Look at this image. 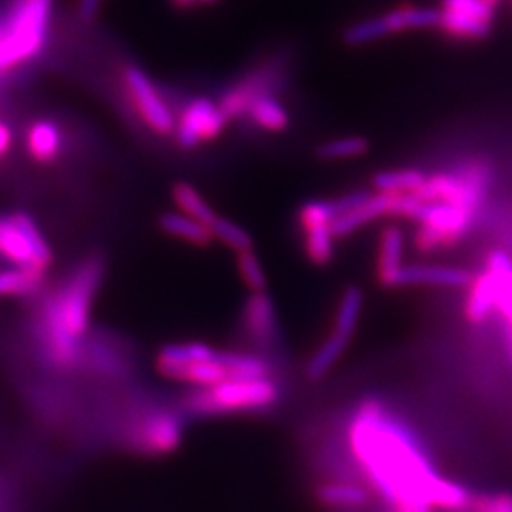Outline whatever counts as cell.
<instances>
[{
	"label": "cell",
	"mask_w": 512,
	"mask_h": 512,
	"mask_svg": "<svg viewBox=\"0 0 512 512\" xmlns=\"http://www.w3.org/2000/svg\"><path fill=\"white\" fill-rule=\"evenodd\" d=\"M228 124V116L220 105L207 97H198L188 103L181 112L175 128V139L179 147L194 148L207 141L217 139Z\"/></svg>",
	"instance_id": "cell-13"
},
{
	"label": "cell",
	"mask_w": 512,
	"mask_h": 512,
	"mask_svg": "<svg viewBox=\"0 0 512 512\" xmlns=\"http://www.w3.org/2000/svg\"><path fill=\"white\" fill-rule=\"evenodd\" d=\"M245 116H249L258 128L272 131V133L285 131L291 124L289 112L275 99L272 93H264V95L256 97L255 101L249 105Z\"/></svg>",
	"instance_id": "cell-25"
},
{
	"label": "cell",
	"mask_w": 512,
	"mask_h": 512,
	"mask_svg": "<svg viewBox=\"0 0 512 512\" xmlns=\"http://www.w3.org/2000/svg\"><path fill=\"white\" fill-rule=\"evenodd\" d=\"M122 82L131 99V105L143 120V124H147V128L158 135H173L177 128L175 116L167 107L164 97L158 93L154 82L148 78V74L135 65H128L122 73Z\"/></svg>",
	"instance_id": "cell-12"
},
{
	"label": "cell",
	"mask_w": 512,
	"mask_h": 512,
	"mask_svg": "<svg viewBox=\"0 0 512 512\" xmlns=\"http://www.w3.org/2000/svg\"><path fill=\"white\" fill-rule=\"evenodd\" d=\"M236 268H238L239 279L245 285L249 293H266L268 289V277L264 272V266L260 258L253 251H243L236 255Z\"/></svg>",
	"instance_id": "cell-32"
},
{
	"label": "cell",
	"mask_w": 512,
	"mask_h": 512,
	"mask_svg": "<svg viewBox=\"0 0 512 512\" xmlns=\"http://www.w3.org/2000/svg\"><path fill=\"white\" fill-rule=\"evenodd\" d=\"M103 275V258H86L55 291L42 311L40 342L46 359L57 368H73L82 359V340L90 329L93 302Z\"/></svg>",
	"instance_id": "cell-2"
},
{
	"label": "cell",
	"mask_w": 512,
	"mask_h": 512,
	"mask_svg": "<svg viewBox=\"0 0 512 512\" xmlns=\"http://www.w3.org/2000/svg\"><path fill=\"white\" fill-rule=\"evenodd\" d=\"M512 274V262L505 251L494 249L484 258V266L467 287L463 315L471 325H482L497 310V300Z\"/></svg>",
	"instance_id": "cell-9"
},
{
	"label": "cell",
	"mask_w": 512,
	"mask_h": 512,
	"mask_svg": "<svg viewBox=\"0 0 512 512\" xmlns=\"http://www.w3.org/2000/svg\"><path fill=\"white\" fill-rule=\"evenodd\" d=\"M425 175L418 169H395L382 171L372 177V184L378 192H393V194H412L425 183Z\"/></svg>",
	"instance_id": "cell-29"
},
{
	"label": "cell",
	"mask_w": 512,
	"mask_h": 512,
	"mask_svg": "<svg viewBox=\"0 0 512 512\" xmlns=\"http://www.w3.org/2000/svg\"><path fill=\"white\" fill-rule=\"evenodd\" d=\"M442 8L494 23L495 8L484 0H442Z\"/></svg>",
	"instance_id": "cell-33"
},
{
	"label": "cell",
	"mask_w": 512,
	"mask_h": 512,
	"mask_svg": "<svg viewBox=\"0 0 512 512\" xmlns=\"http://www.w3.org/2000/svg\"><path fill=\"white\" fill-rule=\"evenodd\" d=\"M105 0H78V18L84 23H93Z\"/></svg>",
	"instance_id": "cell-36"
},
{
	"label": "cell",
	"mask_w": 512,
	"mask_h": 512,
	"mask_svg": "<svg viewBox=\"0 0 512 512\" xmlns=\"http://www.w3.org/2000/svg\"><path fill=\"white\" fill-rule=\"evenodd\" d=\"M164 378L171 382L192 385V387H211V385L222 384V382L230 380L226 368L220 365L217 357L213 361H200V363L179 366V368L167 372Z\"/></svg>",
	"instance_id": "cell-23"
},
{
	"label": "cell",
	"mask_w": 512,
	"mask_h": 512,
	"mask_svg": "<svg viewBox=\"0 0 512 512\" xmlns=\"http://www.w3.org/2000/svg\"><path fill=\"white\" fill-rule=\"evenodd\" d=\"M14 143V133L8 124L0 122V158H4Z\"/></svg>",
	"instance_id": "cell-37"
},
{
	"label": "cell",
	"mask_w": 512,
	"mask_h": 512,
	"mask_svg": "<svg viewBox=\"0 0 512 512\" xmlns=\"http://www.w3.org/2000/svg\"><path fill=\"white\" fill-rule=\"evenodd\" d=\"M471 512H512V495L501 492L473 497Z\"/></svg>",
	"instance_id": "cell-34"
},
{
	"label": "cell",
	"mask_w": 512,
	"mask_h": 512,
	"mask_svg": "<svg viewBox=\"0 0 512 512\" xmlns=\"http://www.w3.org/2000/svg\"><path fill=\"white\" fill-rule=\"evenodd\" d=\"M404 238L403 228L399 226H385L378 236L376 247V262H374V275L382 289H395L397 275L404 266Z\"/></svg>",
	"instance_id": "cell-16"
},
{
	"label": "cell",
	"mask_w": 512,
	"mask_h": 512,
	"mask_svg": "<svg viewBox=\"0 0 512 512\" xmlns=\"http://www.w3.org/2000/svg\"><path fill=\"white\" fill-rule=\"evenodd\" d=\"M497 313L511 325L512 323V274L509 275V279L505 281L501 294H499V300H497Z\"/></svg>",
	"instance_id": "cell-35"
},
{
	"label": "cell",
	"mask_w": 512,
	"mask_h": 512,
	"mask_svg": "<svg viewBox=\"0 0 512 512\" xmlns=\"http://www.w3.org/2000/svg\"><path fill=\"white\" fill-rule=\"evenodd\" d=\"M205 2H215V0H196V4H205Z\"/></svg>",
	"instance_id": "cell-41"
},
{
	"label": "cell",
	"mask_w": 512,
	"mask_h": 512,
	"mask_svg": "<svg viewBox=\"0 0 512 512\" xmlns=\"http://www.w3.org/2000/svg\"><path fill=\"white\" fill-rule=\"evenodd\" d=\"M63 147V135L52 120H37L27 128L25 148L37 164H52Z\"/></svg>",
	"instance_id": "cell-20"
},
{
	"label": "cell",
	"mask_w": 512,
	"mask_h": 512,
	"mask_svg": "<svg viewBox=\"0 0 512 512\" xmlns=\"http://www.w3.org/2000/svg\"><path fill=\"white\" fill-rule=\"evenodd\" d=\"M509 330H511V340H512V323L509 325Z\"/></svg>",
	"instance_id": "cell-42"
},
{
	"label": "cell",
	"mask_w": 512,
	"mask_h": 512,
	"mask_svg": "<svg viewBox=\"0 0 512 512\" xmlns=\"http://www.w3.org/2000/svg\"><path fill=\"white\" fill-rule=\"evenodd\" d=\"M440 10L418 8V6H397L382 14L380 18L365 19L344 31V42L348 46H363L391 35H399L414 29H429L439 25Z\"/></svg>",
	"instance_id": "cell-10"
},
{
	"label": "cell",
	"mask_w": 512,
	"mask_h": 512,
	"mask_svg": "<svg viewBox=\"0 0 512 512\" xmlns=\"http://www.w3.org/2000/svg\"><path fill=\"white\" fill-rule=\"evenodd\" d=\"M476 215L478 211L461 205L425 203L418 219V230L412 238L414 249L423 255H431L458 245L473 230Z\"/></svg>",
	"instance_id": "cell-6"
},
{
	"label": "cell",
	"mask_w": 512,
	"mask_h": 512,
	"mask_svg": "<svg viewBox=\"0 0 512 512\" xmlns=\"http://www.w3.org/2000/svg\"><path fill=\"white\" fill-rule=\"evenodd\" d=\"M219 349L205 344V342H173L158 349L154 365L160 376L167 372L188 365V363H200V361H213L217 357Z\"/></svg>",
	"instance_id": "cell-19"
},
{
	"label": "cell",
	"mask_w": 512,
	"mask_h": 512,
	"mask_svg": "<svg viewBox=\"0 0 512 512\" xmlns=\"http://www.w3.org/2000/svg\"><path fill=\"white\" fill-rule=\"evenodd\" d=\"M372 490L355 482L332 480L315 488V499L330 511H357L370 503Z\"/></svg>",
	"instance_id": "cell-17"
},
{
	"label": "cell",
	"mask_w": 512,
	"mask_h": 512,
	"mask_svg": "<svg viewBox=\"0 0 512 512\" xmlns=\"http://www.w3.org/2000/svg\"><path fill=\"white\" fill-rule=\"evenodd\" d=\"M245 334L262 348L279 342V319L274 298L268 293H251L243 306Z\"/></svg>",
	"instance_id": "cell-15"
},
{
	"label": "cell",
	"mask_w": 512,
	"mask_h": 512,
	"mask_svg": "<svg viewBox=\"0 0 512 512\" xmlns=\"http://www.w3.org/2000/svg\"><path fill=\"white\" fill-rule=\"evenodd\" d=\"M54 0H14L0 27V74L33 61L44 48Z\"/></svg>",
	"instance_id": "cell-4"
},
{
	"label": "cell",
	"mask_w": 512,
	"mask_h": 512,
	"mask_svg": "<svg viewBox=\"0 0 512 512\" xmlns=\"http://www.w3.org/2000/svg\"><path fill=\"white\" fill-rule=\"evenodd\" d=\"M0 258L18 268L48 272L54 253L35 219L23 211L0 215Z\"/></svg>",
	"instance_id": "cell-8"
},
{
	"label": "cell",
	"mask_w": 512,
	"mask_h": 512,
	"mask_svg": "<svg viewBox=\"0 0 512 512\" xmlns=\"http://www.w3.org/2000/svg\"><path fill=\"white\" fill-rule=\"evenodd\" d=\"M217 361L226 368L230 380H264L272 378V365L256 353L219 351Z\"/></svg>",
	"instance_id": "cell-22"
},
{
	"label": "cell",
	"mask_w": 512,
	"mask_h": 512,
	"mask_svg": "<svg viewBox=\"0 0 512 512\" xmlns=\"http://www.w3.org/2000/svg\"><path fill=\"white\" fill-rule=\"evenodd\" d=\"M348 446L368 488L389 505L418 503L444 512L469 511V490L437 473L416 431L384 401L359 403L349 420Z\"/></svg>",
	"instance_id": "cell-1"
},
{
	"label": "cell",
	"mask_w": 512,
	"mask_h": 512,
	"mask_svg": "<svg viewBox=\"0 0 512 512\" xmlns=\"http://www.w3.org/2000/svg\"><path fill=\"white\" fill-rule=\"evenodd\" d=\"M46 272L33 268H10L0 272V298L4 296H31L37 293Z\"/></svg>",
	"instance_id": "cell-28"
},
{
	"label": "cell",
	"mask_w": 512,
	"mask_h": 512,
	"mask_svg": "<svg viewBox=\"0 0 512 512\" xmlns=\"http://www.w3.org/2000/svg\"><path fill=\"white\" fill-rule=\"evenodd\" d=\"M492 184L490 167L469 164L454 173H435L425 179L416 192V198L425 203H450L478 211L486 200Z\"/></svg>",
	"instance_id": "cell-7"
},
{
	"label": "cell",
	"mask_w": 512,
	"mask_h": 512,
	"mask_svg": "<svg viewBox=\"0 0 512 512\" xmlns=\"http://www.w3.org/2000/svg\"><path fill=\"white\" fill-rule=\"evenodd\" d=\"M171 198H173L175 207L179 209V213H183L190 219L198 220L209 228L215 224V220L219 219L217 211L207 203L202 194L190 183L179 181V183L173 184Z\"/></svg>",
	"instance_id": "cell-24"
},
{
	"label": "cell",
	"mask_w": 512,
	"mask_h": 512,
	"mask_svg": "<svg viewBox=\"0 0 512 512\" xmlns=\"http://www.w3.org/2000/svg\"><path fill=\"white\" fill-rule=\"evenodd\" d=\"M304 234V255L313 266L325 268L336 256V238L332 226H319L302 232Z\"/></svg>",
	"instance_id": "cell-27"
},
{
	"label": "cell",
	"mask_w": 512,
	"mask_h": 512,
	"mask_svg": "<svg viewBox=\"0 0 512 512\" xmlns=\"http://www.w3.org/2000/svg\"><path fill=\"white\" fill-rule=\"evenodd\" d=\"M391 512H433L435 509L418 503H401V505H389Z\"/></svg>",
	"instance_id": "cell-38"
},
{
	"label": "cell",
	"mask_w": 512,
	"mask_h": 512,
	"mask_svg": "<svg viewBox=\"0 0 512 512\" xmlns=\"http://www.w3.org/2000/svg\"><path fill=\"white\" fill-rule=\"evenodd\" d=\"M171 2H173V6L179 8V10H186V8L196 6V0H171Z\"/></svg>",
	"instance_id": "cell-39"
},
{
	"label": "cell",
	"mask_w": 512,
	"mask_h": 512,
	"mask_svg": "<svg viewBox=\"0 0 512 512\" xmlns=\"http://www.w3.org/2000/svg\"><path fill=\"white\" fill-rule=\"evenodd\" d=\"M184 440V421L175 410H152L135 421L129 444L137 454L164 458L175 454Z\"/></svg>",
	"instance_id": "cell-11"
},
{
	"label": "cell",
	"mask_w": 512,
	"mask_h": 512,
	"mask_svg": "<svg viewBox=\"0 0 512 512\" xmlns=\"http://www.w3.org/2000/svg\"><path fill=\"white\" fill-rule=\"evenodd\" d=\"M437 27L444 35L459 38V40H482V38L490 37V33H492V23L459 14L454 10H444V8H440Z\"/></svg>",
	"instance_id": "cell-26"
},
{
	"label": "cell",
	"mask_w": 512,
	"mask_h": 512,
	"mask_svg": "<svg viewBox=\"0 0 512 512\" xmlns=\"http://www.w3.org/2000/svg\"><path fill=\"white\" fill-rule=\"evenodd\" d=\"M363 308H365V294L361 291V287L349 285L338 300L329 336L319 344V348L315 349L310 361L306 363L304 372L310 382L323 380L330 370L338 365V361L348 351L349 344L355 338Z\"/></svg>",
	"instance_id": "cell-5"
},
{
	"label": "cell",
	"mask_w": 512,
	"mask_h": 512,
	"mask_svg": "<svg viewBox=\"0 0 512 512\" xmlns=\"http://www.w3.org/2000/svg\"><path fill=\"white\" fill-rule=\"evenodd\" d=\"M274 78L272 71H260V73L253 74L251 78H245L234 90L226 93L220 99L219 105L220 109L224 110V114L228 116V120L245 116L249 105L255 101L256 97L270 93Z\"/></svg>",
	"instance_id": "cell-18"
},
{
	"label": "cell",
	"mask_w": 512,
	"mask_h": 512,
	"mask_svg": "<svg viewBox=\"0 0 512 512\" xmlns=\"http://www.w3.org/2000/svg\"><path fill=\"white\" fill-rule=\"evenodd\" d=\"M211 232L215 236V241H220L234 255L255 249V239H253V236L243 226H239L238 222H234V220L219 217V219L215 220V224L211 226Z\"/></svg>",
	"instance_id": "cell-30"
},
{
	"label": "cell",
	"mask_w": 512,
	"mask_h": 512,
	"mask_svg": "<svg viewBox=\"0 0 512 512\" xmlns=\"http://www.w3.org/2000/svg\"><path fill=\"white\" fill-rule=\"evenodd\" d=\"M484 2H486V4H490V6H497V4H499V2H501V0H484Z\"/></svg>",
	"instance_id": "cell-40"
},
{
	"label": "cell",
	"mask_w": 512,
	"mask_h": 512,
	"mask_svg": "<svg viewBox=\"0 0 512 512\" xmlns=\"http://www.w3.org/2000/svg\"><path fill=\"white\" fill-rule=\"evenodd\" d=\"M281 399V387L274 378L264 380H226L211 387H194L183 399L181 408L190 416H226L268 410Z\"/></svg>",
	"instance_id": "cell-3"
},
{
	"label": "cell",
	"mask_w": 512,
	"mask_h": 512,
	"mask_svg": "<svg viewBox=\"0 0 512 512\" xmlns=\"http://www.w3.org/2000/svg\"><path fill=\"white\" fill-rule=\"evenodd\" d=\"M158 226L164 232L165 236L173 239H181L188 245L207 249L215 243V236L211 232L209 226H205L198 220L190 219L183 213H175V211H167L164 215H160Z\"/></svg>",
	"instance_id": "cell-21"
},
{
	"label": "cell",
	"mask_w": 512,
	"mask_h": 512,
	"mask_svg": "<svg viewBox=\"0 0 512 512\" xmlns=\"http://www.w3.org/2000/svg\"><path fill=\"white\" fill-rule=\"evenodd\" d=\"M473 275L465 268L444 264H404L397 275L395 289L410 287H442V289H467Z\"/></svg>",
	"instance_id": "cell-14"
},
{
	"label": "cell",
	"mask_w": 512,
	"mask_h": 512,
	"mask_svg": "<svg viewBox=\"0 0 512 512\" xmlns=\"http://www.w3.org/2000/svg\"><path fill=\"white\" fill-rule=\"evenodd\" d=\"M370 148V143L365 137H344V139H332L317 148V156L325 162H340L365 156Z\"/></svg>",
	"instance_id": "cell-31"
}]
</instances>
